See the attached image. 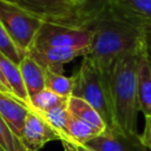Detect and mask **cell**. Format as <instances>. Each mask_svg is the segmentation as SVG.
I'll use <instances>...</instances> for the list:
<instances>
[{
    "label": "cell",
    "mask_w": 151,
    "mask_h": 151,
    "mask_svg": "<svg viewBox=\"0 0 151 151\" xmlns=\"http://www.w3.org/2000/svg\"><path fill=\"white\" fill-rule=\"evenodd\" d=\"M92 31V41L85 57L105 71L120 58L144 53L143 31L130 22L112 7L85 25Z\"/></svg>",
    "instance_id": "obj_1"
},
{
    "label": "cell",
    "mask_w": 151,
    "mask_h": 151,
    "mask_svg": "<svg viewBox=\"0 0 151 151\" xmlns=\"http://www.w3.org/2000/svg\"><path fill=\"white\" fill-rule=\"evenodd\" d=\"M144 53H134L118 59L110 70V91L116 127L136 134L139 112L137 97V71Z\"/></svg>",
    "instance_id": "obj_2"
},
{
    "label": "cell",
    "mask_w": 151,
    "mask_h": 151,
    "mask_svg": "<svg viewBox=\"0 0 151 151\" xmlns=\"http://www.w3.org/2000/svg\"><path fill=\"white\" fill-rule=\"evenodd\" d=\"M73 91L77 97L88 103L104 119L107 130L114 129V116L110 91V71L100 68L90 58L83 57L78 71L72 76Z\"/></svg>",
    "instance_id": "obj_3"
},
{
    "label": "cell",
    "mask_w": 151,
    "mask_h": 151,
    "mask_svg": "<svg viewBox=\"0 0 151 151\" xmlns=\"http://www.w3.org/2000/svg\"><path fill=\"white\" fill-rule=\"evenodd\" d=\"M0 22L15 45L27 54L44 20L18 4L0 0Z\"/></svg>",
    "instance_id": "obj_4"
},
{
    "label": "cell",
    "mask_w": 151,
    "mask_h": 151,
    "mask_svg": "<svg viewBox=\"0 0 151 151\" xmlns=\"http://www.w3.org/2000/svg\"><path fill=\"white\" fill-rule=\"evenodd\" d=\"M91 41L92 31L86 26L44 21L32 47L77 48L87 53Z\"/></svg>",
    "instance_id": "obj_5"
},
{
    "label": "cell",
    "mask_w": 151,
    "mask_h": 151,
    "mask_svg": "<svg viewBox=\"0 0 151 151\" xmlns=\"http://www.w3.org/2000/svg\"><path fill=\"white\" fill-rule=\"evenodd\" d=\"M17 4L44 21L78 25L76 0H19Z\"/></svg>",
    "instance_id": "obj_6"
},
{
    "label": "cell",
    "mask_w": 151,
    "mask_h": 151,
    "mask_svg": "<svg viewBox=\"0 0 151 151\" xmlns=\"http://www.w3.org/2000/svg\"><path fill=\"white\" fill-rule=\"evenodd\" d=\"M19 138L28 151H39L47 143L53 140L63 142L61 134L32 109L26 118Z\"/></svg>",
    "instance_id": "obj_7"
},
{
    "label": "cell",
    "mask_w": 151,
    "mask_h": 151,
    "mask_svg": "<svg viewBox=\"0 0 151 151\" xmlns=\"http://www.w3.org/2000/svg\"><path fill=\"white\" fill-rule=\"evenodd\" d=\"M94 151H146L140 134L125 133L118 127L106 130L86 144Z\"/></svg>",
    "instance_id": "obj_8"
},
{
    "label": "cell",
    "mask_w": 151,
    "mask_h": 151,
    "mask_svg": "<svg viewBox=\"0 0 151 151\" xmlns=\"http://www.w3.org/2000/svg\"><path fill=\"white\" fill-rule=\"evenodd\" d=\"M27 54L32 57L45 71H52L57 73H63V65L70 63L77 57H85L86 52L77 48H61V47H44L35 48L32 47Z\"/></svg>",
    "instance_id": "obj_9"
},
{
    "label": "cell",
    "mask_w": 151,
    "mask_h": 151,
    "mask_svg": "<svg viewBox=\"0 0 151 151\" xmlns=\"http://www.w3.org/2000/svg\"><path fill=\"white\" fill-rule=\"evenodd\" d=\"M29 111L31 107L15 96L0 91V114L18 137L21 134Z\"/></svg>",
    "instance_id": "obj_10"
},
{
    "label": "cell",
    "mask_w": 151,
    "mask_h": 151,
    "mask_svg": "<svg viewBox=\"0 0 151 151\" xmlns=\"http://www.w3.org/2000/svg\"><path fill=\"white\" fill-rule=\"evenodd\" d=\"M111 7L134 25H151V0H114Z\"/></svg>",
    "instance_id": "obj_11"
},
{
    "label": "cell",
    "mask_w": 151,
    "mask_h": 151,
    "mask_svg": "<svg viewBox=\"0 0 151 151\" xmlns=\"http://www.w3.org/2000/svg\"><path fill=\"white\" fill-rule=\"evenodd\" d=\"M137 97L139 111L144 117H151V63L142 55L137 71Z\"/></svg>",
    "instance_id": "obj_12"
},
{
    "label": "cell",
    "mask_w": 151,
    "mask_h": 151,
    "mask_svg": "<svg viewBox=\"0 0 151 151\" xmlns=\"http://www.w3.org/2000/svg\"><path fill=\"white\" fill-rule=\"evenodd\" d=\"M19 67L29 98L45 88L46 71L32 57L26 54L20 61Z\"/></svg>",
    "instance_id": "obj_13"
},
{
    "label": "cell",
    "mask_w": 151,
    "mask_h": 151,
    "mask_svg": "<svg viewBox=\"0 0 151 151\" xmlns=\"http://www.w3.org/2000/svg\"><path fill=\"white\" fill-rule=\"evenodd\" d=\"M0 67L8 83V86L13 96H15L18 99H20L21 101H24L25 104L29 106V97H28V93H27V90H26V86H25V83L21 76L19 64L12 61L6 55L0 53Z\"/></svg>",
    "instance_id": "obj_14"
},
{
    "label": "cell",
    "mask_w": 151,
    "mask_h": 151,
    "mask_svg": "<svg viewBox=\"0 0 151 151\" xmlns=\"http://www.w3.org/2000/svg\"><path fill=\"white\" fill-rule=\"evenodd\" d=\"M67 109L72 116L92 125L97 130L101 132H105L107 130V126L101 116L85 100L77 97H70L67 100Z\"/></svg>",
    "instance_id": "obj_15"
},
{
    "label": "cell",
    "mask_w": 151,
    "mask_h": 151,
    "mask_svg": "<svg viewBox=\"0 0 151 151\" xmlns=\"http://www.w3.org/2000/svg\"><path fill=\"white\" fill-rule=\"evenodd\" d=\"M103 132L93 127L92 125L83 122L81 119L72 116L70 113L67 124V134L71 143L76 145H86L88 142L101 134Z\"/></svg>",
    "instance_id": "obj_16"
},
{
    "label": "cell",
    "mask_w": 151,
    "mask_h": 151,
    "mask_svg": "<svg viewBox=\"0 0 151 151\" xmlns=\"http://www.w3.org/2000/svg\"><path fill=\"white\" fill-rule=\"evenodd\" d=\"M114 0H76V14L77 22L80 26H85L105 9L112 6Z\"/></svg>",
    "instance_id": "obj_17"
},
{
    "label": "cell",
    "mask_w": 151,
    "mask_h": 151,
    "mask_svg": "<svg viewBox=\"0 0 151 151\" xmlns=\"http://www.w3.org/2000/svg\"><path fill=\"white\" fill-rule=\"evenodd\" d=\"M57 132H59L63 137V142L71 143L67 134V124L70 118V111L67 109V104L53 107L45 112H38Z\"/></svg>",
    "instance_id": "obj_18"
},
{
    "label": "cell",
    "mask_w": 151,
    "mask_h": 151,
    "mask_svg": "<svg viewBox=\"0 0 151 151\" xmlns=\"http://www.w3.org/2000/svg\"><path fill=\"white\" fill-rule=\"evenodd\" d=\"M68 98L60 97L54 92L44 88L29 98V107L37 112H45L53 107L67 104Z\"/></svg>",
    "instance_id": "obj_19"
},
{
    "label": "cell",
    "mask_w": 151,
    "mask_h": 151,
    "mask_svg": "<svg viewBox=\"0 0 151 151\" xmlns=\"http://www.w3.org/2000/svg\"><path fill=\"white\" fill-rule=\"evenodd\" d=\"M45 88L54 92L60 97L70 98L73 91V78L66 77L63 73L46 71Z\"/></svg>",
    "instance_id": "obj_20"
},
{
    "label": "cell",
    "mask_w": 151,
    "mask_h": 151,
    "mask_svg": "<svg viewBox=\"0 0 151 151\" xmlns=\"http://www.w3.org/2000/svg\"><path fill=\"white\" fill-rule=\"evenodd\" d=\"M0 151H28L0 114Z\"/></svg>",
    "instance_id": "obj_21"
},
{
    "label": "cell",
    "mask_w": 151,
    "mask_h": 151,
    "mask_svg": "<svg viewBox=\"0 0 151 151\" xmlns=\"http://www.w3.org/2000/svg\"><path fill=\"white\" fill-rule=\"evenodd\" d=\"M0 53H2L4 55H6L8 59H11L17 64H20L22 58L26 55V53H24L11 39V37L8 35L1 22H0Z\"/></svg>",
    "instance_id": "obj_22"
},
{
    "label": "cell",
    "mask_w": 151,
    "mask_h": 151,
    "mask_svg": "<svg viewBox=\"0 0 151 151\" xmlns=\"http://www.w3.org/2000/svg\"><path fill=\"white\" fill-rule=\"evenodd\" d=\"M140 139L146 149L151 150V117L145 118V125L143 133L140 134Z\"/></svg>",
    "instance_id": "obj_23"
},
{
    "label": "cell",
    "mask_w": 151,
    "mask_h": 151,
    "mask_svg": "<svg viewBox=\"0 0 151 151\" xmlns=\"http://www.w3.org/2000/svg\"><path fill=\"white\" fill-rule=\"evenodd\" d=\"M0 91L1 92H7V93H12V91H11V88L8 86V83H7L5 76H4L2 71H1V67H0Z\"/></svg>",
    "instance_id": "obj_24"
},
{
    "label": "cell",
    "mask_w": 151,
    "mask_h": 151,
    "mask_svg": "<svg viewBox=\"0 0 151 151\" xmlns=\"http://www.w3.org/2000/svg\"><path fill=\"white\" fill-rule=\"evenodd\" d=\"M63 146H64V151H77L76 145L73 143H68V142H61Z\"/></svg>",
    "instance_id": "obj_25"
},
{
    "label": "cell",
    "mask_w": 151,
    "mask_h": 151,
    "mask_svg": "<svg viewBox=\"0 0 151 151\" xmlns=\"http://www.w3.org/2000/svg\"><path fill=\"white\" fill-rule=\"evenodd\" d=\"M74 145H76V144H74ZM76 149H77V151H94V150L90 149V147L86 146V145H76Z\"/></svg>",
    "instance_id": "obj_26"
},
{
    "label": "cell",
    "mask_w": 151,
    "mask_h": 151,
    "mask_svg": "<svg viewBox=\"0 0 151 151\" xmlns=\"http://www.w3.org/2000/svg\"><path fill=\"white\" fill-rule=\"evenodd\" d=\"M2 1H8V2H14V4H17L19 0H2Z\"/></svg>",
    "instance_id": "obj_27"
}]
</instances>
